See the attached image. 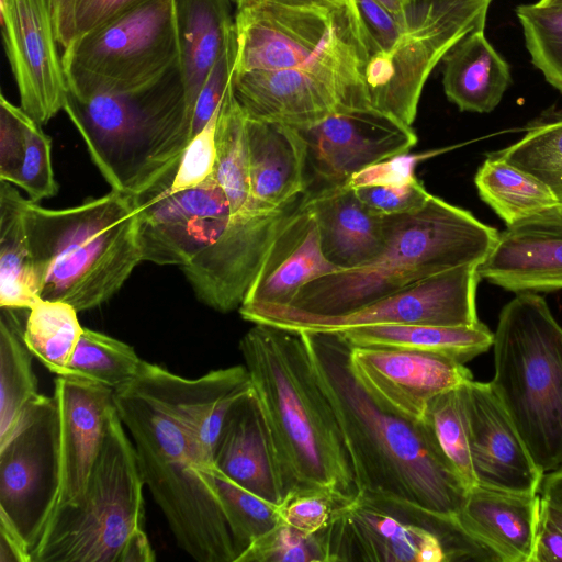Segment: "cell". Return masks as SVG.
Here are the masks:
<instances>
[{"label": "cell", "instance_id": "6da1fadb", "mask_svg": "<svg viewBox=\"0 0 562 562\" xmlns=\"http://www.w3.org/2000/svg\"><path fill=\"white\" fill-rule=\"evenodd\" d=\"M250 385L241 364L189 379L144 360L138 376L113 392L145 486L177 544L199 562H237L241 554L212 469L225 415Z\"/></svg>", "mask_w": 562, "mask_h": 562}, {"label": "cell", "instance_id": "7a4b0ae2", "mask_svg": "<svg viewBox=\"0 0 562 562\" xmlns=\"http://www.w3.org/2000/svg\"><path fill=\"white\" fill-rule=\"evenodd\" d=\"M300 331L337 417L357 493L393 497L457 517L469 488L428 425L375 401L355 375L351 345L340 331Z\"/></svg>", "mask_w": 562, "mask_h": 562}, {"label": "cell", "instance_id": "3957f363", "mask_svg": "<svg viewBox=\"0 0 562 562\" xmlns=\"http://www.w3.org/2000/svg\"><path fill=\"white\" fill-rule=\"evenodd\" d=\"M239 350L294 493L323 488L353 496L349 454L303 334L254 324L240 339Z\"/></svg>", "mask_w": 562, "mask_h": 562}, {"label": "cell", "instance_id": "277c9868", "mask_svg": "<svg viewBox=\"0 0 562 562\" xmlns=\"http://www.w3.org/2000/svg\"><path fill=\"white\" fill-rule=\"evenodd\" d=\"M384 218L386 243L374 259L305 284L280 307L314 316L348 314L435 274L479 266L501 234L435 195L418 210Z\"/></svg>", "mask_w": 562, "mask_h": 562}, {"label": "cell", "instance_id": "5b68a950", "mask_svg": "<svg viewBox=\"0 0 562 562\" xmlns=\"http://www.w3.org/2000/svg\"><path fill=\"white\" fill-rule=\"evenodd\" d=\"M112 190L137 196L176 176L192 138L179 63L138 90L78 98L64 108Z\"/></svg>", "mask_w": 562, "mask_h": 562}, {"label": "cell", "instance_id": "8992f818", "mask_svg": "<svg viewBox=\"0 0 562 562\" xmlns=\"http://www.w3.org/2000/svg\"><path fill=\"white\" fill-rule=\"evenodd\" d=\"M24 217L41 299L92 310L143 261L134 199L120 191L59 210L26 199Z\"/></svg>", "mask_w": 562, "mask_h": 562}, {"label": "cell", "instance_id": "52a82bcc", "mask_svg": "<svg viewBox=\"0 0 562 562\" xmlns=\"http://www.w3.org/2000/svg\"><path fill=\"white\" fill-rule=\"evenodd\" d=\"M490 382L533 461L546 474L562 469V327L536 292L502 308Z\"/></svg>", "mask_w": 562, "mask_h": 562}, {"label": "cell", "instance_id": "ba28073f", "mask_svg": "<svg viewBox=\"0 0 562 562\" xmlns=\"http://www.w3.org/2000/svg\"><path fill=\"white\" fill-rule=\"evenodd\" d=\"M145 482L115 406L82 503L56 515L31 549V562H153L144 530Z\"/></svg>", "mask_w": 562, "mask_h": 562}, {"label": "cell", "instance_id": "9c48e42d", "mask_svg": "<svg viewBox=\"0 0 562 562\" xmlns=\"http://www.w3.org/2000/svg\"><path fill=\"white\" fill-rule=\"evenodd\" d=\"M319 533L326 562H499L457 517L381 495L356 493Z\"/></svg>", "mask_w": 562, "mask_h": 562}, {"label": "cell", "instance_id": "30bf717a", "mask_svg": "<svg viewBox=\"0 0 562 562\" xmlns=\"http://www.w3.org/2000/svg\"><path fill=\"white\" fill-rule=\"evenodd\" d=\"M351 12L311 64L235 72L233 91L245 114L302 130L337 112L370 109L363 81L367 52L353 8Z\"/></svg>", "mask_w": 562, "mask_h": 562}, {"label": "cell", "instance_id": "8fae6325", "mask_svg": "<svg viewBox=\"0 0 562 562\" xmlns=\"http://www.w3.org/2000/svg\"><path fill=\"white\" fill-rule=\"evenodd\" d=\"M68 93L142 89L179 63L173 0H145L64 48Z\"/></svg>", "mask_w": 562, "mask_h": 562}, {"label": "cell", "instance_id": "7c38bea8", "mask_svg": "<svg viewBox=\"0 0 562 562\" xmlns=\"http://www.w3.org/2000/svg\"><path fill=\"white\" fill-rule=\"evenodd\" d=\"M492 0H407L393 48L367 59L363 81L370 109L411 126L424 86L447 53L485 27Z\"/></svg>", "mask_w": 562, "mask_h": 562}, {"label": "cell", "instance_id": "4fadbf2b", "mask_svg": "<svg viewBox=\"0 0 562 562\" xmlns=\"http://www.w3.org/2000/svg\"><path fill=\"white\" fill-rule=\"evenodd\" d=\"M477 266L458 267L408 285L351 313L314 316L280 306H240L252 324L295 330H344L369 325L469 326L479 323Z\"/></svg>", "mask_w": 562, "mask_h": 562}, {"label": "cell", "instance_id": "5bb4252c", "mask_svg": "<svg viewBox=\"0 0 562 562\" xmlns=\"http://www.w3.org/2000/svg\"><path fill=\"white\" fill-rule=\"evenodd\" d=\"M173 178L133 196L136 236L143 261L183 268L218 239L231 206L214 173L179 191L170 190Z\"/></svg>", "mask_w": 562, "mask_h": 562}, {"label": "cell", "instance_id": "9a60e30c", "mask_svg": "<svg viewBox=\"0 0 562 562\" xmlns=\"http://www.w3.org/2000/svg\"><path fill=\"white\" fill-rule=\"evenodd\" d=\"M307 192L276 210L231 216L218 239L181 268L196 297L221 313L239 308L272 244L304 206Z\"/></svg>", "mask_w": 562, "mask_h": 562}, {"label": "cell", "instance_id": "2e32d148", "mask_svg": "<svg viewBox=\"0 0 562 562\" xmlns=\"http://www.w3.org/2000/svg\"><path fill=\"white\" fill-rule=\"evenodd\" d=\"M56 408L41 394L0 443V512L31 547L49 507L56 476Z\"/></svg>", "mask_w": 562, "mask_h": 562}, {"label": "cell", "instance_id": "e0dca14e", "mask_svg": "<svg viewBox=\"0 0 562 562\" xmlns=\"http://www.w3.org/2000/svg\"><path fill=\"white\" fill-rule=\"evenodd\" d=\"M352 7L263 3L235 16V72L302 67L316 59L349 19Z\"/></svg>", "mask_w": 562, "mask_h": 562}, {"label": "cell", "instance_id": "ac0fdd59", "mask_svg": "<svg viewBox=\"0 0 562 562\" xmlns=\"http://www.w3.org/2000/svg\"><path fill=\"white\" fill-rule=\"evenodd\" d=\"M113 392L75 376L55 380V490L33 544L58 513L82 503L114 407Z\"/></svg>", "mask_w": 562, "mask_h": 562}, {"label": "cell", "instance_id": "d6986e66", "mask_svg": "<svg viewBox=\"0 0 562 562\" xmlns=\"http://www.w3.org/2000/svg\"><path fill=\"white\" fill-rule=\"evenodd\" d=\"M5 53L21 108L42 125L64 110L68 85L49 0H0Z\"/></svg>", "mask_w": 562, "mask_h": 562}, {"label": "cell", "instance_id": "ffe728a7", "mask_svg": "<svg viewBox=\"0 0 562 562\" xmlns=\"http://www.w3.org/2000/svg\"><path fill=\"white\" fill-rule=\"evenodd\" d=\"M307 145V172L324 184L346 182L357 171L407 153L418 138L411 126L372 109L337 112L300 130Z\"/></svg>", "mask_w": 562, "mask_h": 562}, {"label": "cell", "instance_id": "44dd1931", "mask_svg": "<svg viewBox=\"0 0 562 562\" xmlns=\"http://www.w3.org/2000/svg\"><path fill=\"white\" fill-rule=\"evenodd\" d=\"M350 364L375 401L415 422L423 420L434 396L473 379L463 363L402 348L351 346Z\"/></svg>", "mask_w": 562, "mask_h": 562}, {"label": "cell", "instance_id": "7402d4cb", "mask_svg": "<svg viewBox=\"0 0 562 562\" xmlns=\"http://www.w3.org/2000/svg\"><path fill=\"white\" fill-rule=\"evenodd\" d=\"M470 451L476 485L518 494H538L544 473L538 468L491 383L464 384Z\"/></svg>", "mask_w": 562, "mask_h": 562}, {"label": "cell", "instance_id": "603a6c76", "mask_svg": "<svg viewBox=\"0 0 562 562\" xmlns=\"http://www.w3.org/2000/svg\"><path fill=\"white\" fill-rule=\"evenodd\" d=\"M213 461L232 481L276 506L295 492L252 386L229 406Z\"/></svg>", "mask_w": 562, "mask_h": 562}, {"label": "cell", "instance_id": "cb8c5ba5", "mask_svg": "<svg viewBox=\"0 0 562 562\" xmlns=\"http://www.w3.org/2000/svg\"><path fill=\"white\" fill-rule=\"evenodd\" d=\"M336 271L305 201L272 244L240 306H288L305 284Z\"/></svg>", "mask_w": 562, "mask_h": 562}, {"label": "cell", "instance_id": "d4e9b609", "mask_svg": "<svg viewBox=\"0 0 562 562\" xmlns=\"http://www.w3.org/2000/svg\"><path fill=\"white\" fill-rule=\"evenodd\" d=\"M246 134L255 210H276L307 191V145L299 128L246 115Z\"/></svg>", "mask_w": 562, "mask_h": 562}, {"label": "cell", "instance_id": "484cf974", "mask_svg": "<svg viewBox=\"0 0 562 562\" xmlns=\"http://www.w3.org/2000/svg\"><path fill=\"white\" fill-rule=\"evenodd\" d=\"M306 206L317 223L323 254L340 270L366 265L384 248V215L366 206L346 182L310 187Z\"/></svg>", "mask_w": 562, "mask_h": 562}, {"label": "cell", "instance_id": "4316f807", "mask_svg": "<svg viewBox=\"0 0 562 562\" xmlns=\"http://www.w3.org/2000/svg\"><path fill=\"white\" fill-rule=\"evenodd\" d=\"M541 495L472 486L457 515L460 526L499 562H532Z\"/></svg>", "mask_w": 562, "mask_h": 562}, {"label": "cell", "instance_id": "83f0119b", "mask_svg": "<svg viewBox=\"0 0 562 562\" xmlns=\"http://www.w3.org/2000/svg\"><path fill=\"white\" fill-rule=\"evenodd\" d=\"M480 279L507 291L562 289V234L506 229L476 268Z\"/></svg>", "mask_w": 562, "mask_h": 562}, {"label": "cell", "instance_id": "f1b7e54d", "mask_svg": "<svg viewBox=\"0 0 562 562\" xmlns=\"http://www.w3.org/2000/svg\"><path fill=\"white\" fill-rule=\"evenodd\" d=\"M0 180L23 189L32 202L53 198L59 186L52 138L21 106L0 95Z\"/></svg>", "mask_w": 562, "mask_h": 562}, {"label": "cell", "instance_id": "f546056e", "mask_svg": "<svg viewBox=\"0 0 562 562\" xmlns=\"http://www.w3.org/2000/svg\"><path fill=\"white\" fill-rule=\"evenodd\" d=\"M442 61L446 97L460 111L492 112L512 82L509 65L488 42L484 29L460 40Z\"/></svg>", "mask_w": 562, "mask_h": 562}, {"label": "cell", "instance_id": "4dcf8cb0", "mask_svg": "<svg viewBox=\"0 0 562 562\" xmlns=\"http://www.w3.org/2000/svg\"><path fill=\"white\" fill-rule=\"evenodd\" d=\"M179 66L192 111L206 77L235 27L229 0H173Z\"/></svg>", "mask_w": 562, "mask_h": 562}, {"label": "cell", "instance_id": "1f68e13d", "mask_svg": "<svg viewBox=\"0 0 562 562\" xmlns=\"http://www.w3.org/2000/svg\"><path fill=\"white\" fill-rule=\"evenodd\" d=\"M340 331L353 347H392L440 355L460 363L486 352L494 333L481 322L469 326L369 325Z\"/></svg>", "mask_w": 562, "mask_h": 562}, {"label": "cell", "instance_id": "d6a6232c", "mask_svg": "<svg viewBox=\"0 0 562 562\" xmlns=\"http://www.w3.org/2000/svg\"><path fill=\"white\" fill-rule=\"evenodd\" d=\"M25 202L15 186L0 180V307L29 310L41 297Z\"/></svg>", "mask_w": 562, "mask_h": 562}, {"label": "cell", "instance_id": "836d02e7", "mask_svg": "<svg viewBox=\"0 0 562 562\" xmlns=\"http://www.w3.org/2000/svg\"><path fill=\"white\" fill-rule=\"evenodd\" d=\"M25 312L24 308L1 307L0 443L10 437L24 409L41 395L32 366L34 356L23 339L26 316L22 321V315Z\"/></svg>", "mask_w": 562, "mask_h": 562}, {"label": "cell", "instance_id": "e575fe53", "mask_svg": "<svg viewBox=\"0 0 562 562\" xmlns=\"http://www.w3.org/2000/svg\"><path fill=\"white\" fill-rule=\"evenodd\" d=\"M474 183L481 199L507 227L558 204L541 181L495 153L480 166Z\"/></svg>", "mask_w": 562, "mask_h": 562}, {"label": "cell", "instance_id": "d590c367", "mask_svg": "<svg viewBox=\"0 0 562 562\" xmlns=\"http://www.w3.org/2000/svg\"><path fill=\"white\" fill-rule=\"evenodd\" d=\"M215 139L214 176L228 199L231 216L255 212L250 196L246 114L234 95L233 82L218 109Z\"/></svg>", "mask_w": 562, "mask_h": 562}, {"label": "cell", "instance_id": "8d00e7d4", "mask_svg": "<svg viewBox=\"0 0 562 562\" xmlns=\"http://www.w3.org/2000/svg\"><path fill=\"white\" fill-rule=\"evenodd\" d=\"M78 311L63 301L38 299L27 311L23 339L52 373L65 376L83 327Z\"/></svg>", "mask_w": 562, "mask_h": 562}, {"label": "cell", "instance_id": "74e56055", "mask_svg": "<svg viewBox=\"0 0 562 562\" xmlns=\"http://www.w3.org/2000/svg\"><path fill=\"white\" fill-rule=\"evenodd\" d=\"M143 362L128 344L83 327L65 376L83 379L116 391L138 376Z\"/></svg>", "mask_w": 562, "mask_h": 562}, {"label": "cell", "instance_id": "f35d334b", "mask_svg": "<svg viewBox=\"0 0 562 562\" xmlns=\"http://www.w3.org/2000/svg\"><path fill=\"white\" fill-rule=\"evenodd\" d=\"M464 384L434 396L427 404L423 420L430 428L442 453L470 490L476 483L470 451Z\"/></svg>", "mask_w": 562, "mask_h": 562}, {"label": "cell", "instance_id": "ab89813d", "mask_svg": "<svg viewBox=\"0 0 562 562\" xmlns=\"http://www.w3.org/2000/svg\"><path fill=\"white\" fill-rule=\"evenodd\" d=\"M495 154L541 181L562 204V116L533 126Z\"/></svg>", "mask_w": 562, "mask_h": 562}, {"label": "cell", "instance_id": "60d3db41", "mask_svg": "<svg viewBox=\"0 0 562 562\" xmlns=\"http://www.w3.org/2000/svg\"><path fill=\"white\" fill-rule=\"evenodd\" d=\"M212 474L216 493L243 553L256 539L282 521L279 506L235 483L214 467Z\"/></svg>", "mask_w": 562, "mask_h": 562}, {"label": "cell", "instance_id": "b9f144b4", "mask_svg": "<svg viewBox=\"0 0 562 562\" xmlns=\"http://www.w3.org/2000/svg\"><path fill=\"white\" fill-rule=\"evenodd\" d=\"M516 15L531 63L562 92V8L521 4L516 8Z\"/></svg>", "mask_w": 562, "mask_h": 562}, {"label": "cell", "instance_id": "7bdbcfd3", "mask_svg": "<svg viewBox=\"0 0 562 562\" xmlns=\"http://www.w3.org/2000/svg\"><path fill=\"white\" fill-rule=\"evenodd\" d=\"M237 562H326L321 533L307 535L279 522L256 539Z\"/></svg>", "mask_w": 562, "mask_h": 562}, {"label": "cell", "instance_id": "ee69618b", "mask_svg": "<svg viewBox=\"0 0 562 562\" xmlns=\"http://www.w3.org/2000/svg\"><path fill=\"white\" fill-rule=\"evenodd\" d=\"M145 0H55L53 23L64 48L101 24Z\"/></svg>", "mask_w": 562, "mask_h": 562}, {"label": "cell", "instance_id": "f6af8a7d", "mask_svg": "<svg viewBox=\"0 0 562 562\" xmlns=\"http://www.w3.org/2000/svg\"><path fill=\"white\" fill-rule=\"evenodd\" d=\"M350 497L323 488L302 490L290 495L279 512L285 524L314 535L329 524L336 508Z\"/></svg>", "mask_w": 562, "mask_h": 562}, {"label": "cell", "instance_id": "bcb514c9", "mask_svg": "<svg viewBox=\"0 0 562 562\" xmlns=\"http://www.w3.org/2000/svg\"><path fill=\"white\" fill-rule=\"evenodd\" d=\"M237 50L236 29L234 27L198 95L192 116V137L201 132L217 112L234 79Z\"/></svg>", "mask_w": 562, "mask_h": 562}, {"label": "cell", "instance_id": "7dc6e473", "mask_svg": "<svg viewBox=\"0 0 562 562\" xmlns=\"http://www.w3.org/2000/svg\"><path fill=\"white\" fill-rule=\"evenodd\" d=\"M364 43L367 59L390 52L402 29L401 11L394 13L376 0H349Z\"/></svg>", "mask_w": 562, "mask_h": 562}, {"label": "cell", "instance_id": "c3c4849f", "mask_svg": "<svg viewBox=\"0 0 562 562\" xmlns=\"http://www.w3.org/2000/svg\"><path fill=\"white\" fill-rule=\"evenodd\" d=\"M217 114L218 110L205 127L189 142L177 167L176 176L170 186L171 191L198 186L214 173Z\"/></svg>", "mask_w": 562, "mask_h": 562}, {"label": "cell", "instance_id": "681fc988", "mask_svg": "<svg viewBox=\"0 0 562 562\" xmlns=\"http://www.w3.org/2000/svg\"><path fill=\"white\" fill-rule=\"evenodd\" d=\"M355 190L362 203L379 215H395L418 210L431 195L417 178L398 186H371Z\"/></svg>", "mask_w": 562, "mask_h": 562}, {"label": "cell", "instance_id": "f907efd6", "mask_svg": "<svg viewBox=\"0 0 562 562\" xmlns=\"http://www.w3.org/2000/svg\"><path fill=\"white\" fill-rule=\"evenodd\" d=\"M447 149L428 150L418 154L403 153L370 165L353 173L346 183L358 189L371 186H398L415 179V169L420 162Z\"/></svg>", "mask_w": 562, "mask_h": 562}, {"label": "cell", "instance_id": "816d5d0a", "mask_svg": "<svg viewBox=\"0 0 562 562\" xmlns=\"http://www.w3.org/2000/svg\"><path fill=\"white\" fill-rule=\"evenodd\" d=\"M0 562H31L29 541L2 512H0Z\"/></svg>", "mask_w": 562, "mask_h": 562}, {"label": "cell", "instance_id": "f5cc1de1", "mask_svg": "<svg viewBox=\"0 0 562 562\" xmlns=\"http://www.w3.org/2000/svg\"><path fill=\"white\" fill-rule=\"evenodd\" d=\"M532 562H562V533L542 510Z\"/></svg>", "mask_w": 562, "mask_h": 562}, {"label": "cell", "instance_id": "db71d44e", "mask_svg": "<svg viewBox=\"0 0 562 562\" xmlns=\"http://www.w3.org/2000/svg\"><path fill=\"white\" fill-rule=\"evenodd\" d=\"M515 232L562 234V204H557L536 215L524 218L507 227Z\"/></svg>", "mask_w": 562, "mask_h": 562}, {"label": "cell", "instance_id": "11a10c76", "mask_svg": "<svg viewBox=\"0 0 562 562\" xmlns=\"http://www.w3.org/2000/svg\"><path fill=\"white\" fill-rule=\"evenodd\" d=\"M238 10H244L260 5L263 3H278L291 7H321V8H338L344 5L347 0H233Z\"/></svg>", "mask_w": 562, "mask_h": 562}, {"label": "cell", "instance_id": "9f6ffc18", "mask_svg": "<svg viewBox=\"0 0 562 562\" xmlns=\"http://www.w3.org/2000/svg\"><path fill=\"white\" fill-rule=\"evenodd\" d=\"M539 492L543 499L562 506V469L546 473Z\"/></svg>", "mask_w": 562, "mask_h": 562}, {"label": "cell", "instance_id": "6f0895ef", "mask_svg": "<svg viewBox=\"0 0 562 562\" xmlns=\"http://www.w3.org/2000/svg\"><path fill=\"white\" fill-rule=\"evenodd\" d=\"M541 510L544 516L561 531L562 533V506L550 503L541 497Z\"/></svg>", "mask_w": 562, "mask_h": 562}, {"label": "cell", "instance_id": "680465c9", "mask_svg": "<svg viewBox=\"0 0 562 562\" xmlns=\"http://www.w3.org/2000/svg\"><path fill=\"white\" fill-rule=\"evenodd\" d=\"M386 9L394 13H398L407 0H376Z\"/></svg>", "mask_w": 562, "mask_h": 562}, {"label": "cell", "instance_id": "91938a15", "mask_svg": "<svg viewBox=\"0 0 562 562\" xmlns=\"http://www.w3.org/2000/svg\"><path fill=\"white\" fill-rule=\"evenodd\" d=\"M536 3L544 8H562V0H539Z\"/></svg>", "mask_w": 562, "mask_h": 562}, {"label": "cell", "instance_id": "94428289", "mask_svg": "<svg viewBox=\"0 0 562 562\" xmlns=\"http://www.w3.org/2000/svg\"><path fill=\"white\" fill-rule=\"evenodd\" d=\"M50 1V4H52V8H53V3L55 2V0H49Z\"/></svg>", "mask_w": 562, "mask_h": 562}]
</instances>
